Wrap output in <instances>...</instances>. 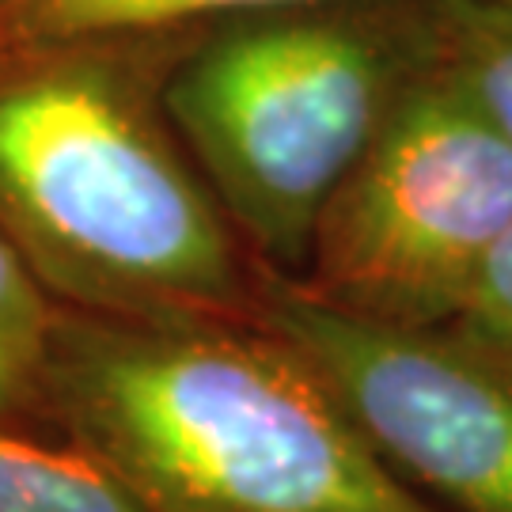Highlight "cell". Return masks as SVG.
<instances>
[{
  "instance_id": "obj_1",
  "label": "cell",
  "mask_w": 512,
  "mask_h": 512,
  "mask_svg": "<svg viewBox=\"0 0 512 512\" xmlns=\"http://www.w3.org/2000/svg\"><path fill=\"white\" fill-rule=\"evenodd\" d=\"M194 31L0 38V232L65 308L258 319L262 262L164 107Z\"/></svg>"
},
{
  "instance_id": "obj_2",
  "label": "cell",
  "mask_w": 512,
  "mask_h": 512,
  "mask_svg": "<svg viewBox=\"0 0 512 512\" xmlns=\"http://www.w3.org/2000/svg\"><path fill=\"white\" fill-rule=\"evenodd\" d=\"M46 418L148 512H437L262 315L145 323L61 304Z\"/></svg>"
},
{
  "instance_id": "obj_3",
  "label": "cell",
  "mask_w": 512,
  "mask_h": 512,
  "mask_svg": "<svg viewBox=\"0 0 512 512\" xmlns=\"http://www.w3.org/2000/svg\"><path fill=\"white\" fill-rule=\"evenodd\" d=\"M437 46L440 0L296 4L186 38L167 118L262 266L304 270L323 205Z\"/></svg>"
},
{
  "instance_id": "obj_4",
  "label": "cell",
  "mask_w": 512,
  "mask_h": 512,
  "mask_svg": "<svg viewBox=\"0 0 512 512\" xmlns=\"http://www.w3.org/2000/svg\"><path fill=\"white\" fill-rule=\"evenodd\" d=\"M509 228V137L437 46L323 205L293 281L319 304L376 323H452Z\"/></svg>"
},
{
  "instance_id": "obj_5",
  "label": "cell",
  "mask_w": 512,
  "mask_h": 512,
  "mask_svg": "<svg viewBox=\"0 0 512 512\" xmlns=\"http://www.w3.org/2000/svg\"><path fill=\"white\" fill-rule=\"evenodd\" d=\"M258 315L334 387L387 467L437 512H512V349L467 323H376L262 266Z\"/></svg>"
},
{
  "instance_id": "obj_6",
  "label": "cell",
  "mask_w": 512,
  "mask_h": 512,
  "mask_svg": "<svg viewBox=\"0 0 512 512\" xmlns=\"http://www.w3.org/2000/svg\"><path fill=\"white\" fill-rule=\"evenodd\" d=\"M57 304L31 262L0 232V425L50 437L46 372L54 349Z\"/></svg>"
},
{
  "instance_id": "obj_7",
  "label": "cell",
  "mask_w": 512,
  "mask_h": 512,
  "mask_svg": "<svg viewBox=\"0 0 512 512\" xmlns=\"http://www.w3.org/2000/svg\"><path fill=\"white\" fill-rule=\"evenodd\" d=\"M323 0H0V38L160 35Z\"/></svg>"
},
{
  "instance_id": "obj_8",
  "label": "cell",
  "mask_w": 512,
  "mask_h": 512,
  "mask_svg": "<svg viewBox=\"0 0 512 512\" xmlns=\"http://www.w3.org/2000/svg\"><path fill=\"white\" fill-rule=\"evenodd\" d=\"M0 512H148L73 444L0 425Z\"/></svg>"
},
{
  "instance_id": "obj_9",
  "label": "cell",
  "mask_w": 512,
  "mask_h": 512,
  "mask_svg": "<svg viewBox=\"0 0 512 512\" xmlns=\"http://www.w3.org/2000/svg\"><path fill=\"white\" fill-rule=\"evenodd\" d=\"M440 57L512 145V0H440Z\"/></svg>"
},
{
  "instance_id": "obj_10",
  "label": "cell",
  "mask_w": 512,
  "mask_h": 512,
  "mask_svg": "<svg viewBox=\"0 0 512 512\" xmlns=\"http://www.w3.org/2000/svg\"><path fill=\"white\" fill-rule=\"evenodd\" d=\"M459 323L490 334L512 349V228L494 243L486 255L467 308L459 311Z\"/></svg>"
}]
</instances>
